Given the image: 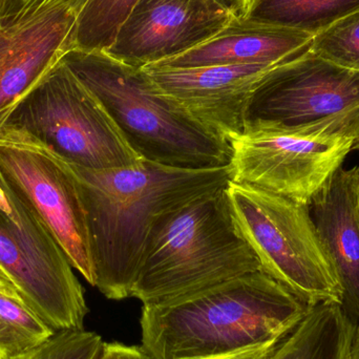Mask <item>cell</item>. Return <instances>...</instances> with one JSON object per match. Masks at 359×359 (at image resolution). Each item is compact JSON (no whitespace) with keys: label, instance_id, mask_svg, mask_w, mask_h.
<instances>
[{"label":"cell","instance_id":"7402d4cb","mask_svg":"<svg viewBox=\"0 0 359 359\" xmlns=\"http://www.w3.org/2000/svg\"><path fill=\"white\" fill-rule=\"evenodd\" d=\"M88 0H0V25H21L57 8L79 14Z\"/></svg>","mask_w":359,"mask_h":359},{"label":"cell","instance_id":"4316f807","mask_svg":"<svg viewBox=\"0 0 359 359\" xmlns=\"http://www.w3.org/2000/svg\"><path fill=\"white\" fill-rule=\"evenodd\" d=\"M347 359H359V325L356 327L355 334Z\"/></svg>","mask_w":359,"mask_h":359},{"label":"cell","instance_id":"9a60e30c","mask_svg":"<svg viewBox=\"0 0 359 359\" xmlns=\"http://www.w3.org/2000/svg\"><path fill=\"white\" fill-rule=\"evenodd\" d=\"M313 38L294 29L233 18L210 39L154 67L191 69L211 65H280L307 52Z\"/></svg>","mask_w":359,"mask_h":359},{"label":"cell","instance_id":"30bf717a","mask_svg":"<svg viewBox=\"0 0 359 359\" xmlns=\"http://www.w3.org/2000/svg\"><path fill=\"white\" fill-rule=\"evenodd\" d=\"M349 111H359V72L308 50L272 69L257 86L245 130L303 128Z\"/></svg>","mask_w":359,"mask_h":359},{"label":"cell","instance_id":"52a82bcc","mask_svg":"<svg viewBox=\"0 0 359 359\" xmlns=\"http://www.w3.org/2000/svg\"><path fill=\"white\" fill-rule=\"evenodd\" d=\"M359 140V111L297 128H250L232 137L231 182L310 204Z\"/></svg>","mask_w":359,"mask_h":359},{"label":"cell","instance_id":"ffe728a7","mask_svg":"<svg viewBox=\"0 0 359 359\" xmlns=\"http://www.w3.org/2000/svg\"><path fill=\"white\" fill-rule=\"evenodd\" d=\"M309 50L331 62L359 72V10L316 35Z\"/></svg>","mask_w":359,"mask_h":359},{"label":"cell","instance_id":"8992f818","mask_svg":"<svg viewBox=\"0 0 359 359\" xmlns=\"http://www.w3.org/2000/svg\"><path fill=\"white\" fill-rule=\"evenodd\" d=\"M0 114L78 168L105 172L143 161L104 105L62 60Z\"/></svg>","mask_w":359,"mask_h":359},{"label":"cell","instance_id":"5bb4252c","mask_svg":"<svg viewBox=\"0 0 359 359\" xmlns=\"http://www.w3.org/2000/svg\"><path fill=\"white\" fill-rule=\"evenodd\" d=\"M77 17L75 11L57 8L21 25H0V111L74 48Z\"/></svg>","mask_w":359,"mask_h":359},{"label":"cell","instance_id":"6da1fadb","mask_svg":"<svg viewBox=\"0 0 359 359\" xmlns=\"http://www.w3.org/2000/svg\"><path fill=\"white\" fill-rule=\"evenodd\" d=\"M73 168L88 215L95 287L115 301L130 297L155 226L231 181L229 165L187 170L143 160L135 168L105 172Z\"/></svg>","mask_w":359,"mask_h":359},{"label":"cell","instance_id":"9c48e42d","mask_svg":"<svg viewBox=\"0 0 359 359\" xmlns=\"http://www.w3.org/2000/svg\"><path fill=\"white\" fill-rule=\"evenodd\" d=\"M0 170L46 222L74 269L95 287L88 215L73 165L0 114Z\"/></svg>","mask_w":359,"mask_h":359},{"label":"cell","instance_id":"83f0119b","mask_svg":"<svg viewBox=\"0 0 359 359\" xmlns=\"http://www.w3.org/2000/svg\"><path fill=\"white\" fill-rule=\"evenodd\" d=\"M353 149H358V151H359V140L356 142V144L354 145Z\"/></svg>","mask_w":359,"mask_h":359},{"label":"cell","instance_id":"2e32d148","mask_svg":"<svg viewBox=\"0 0 359 359\" xmlns=\"http://www.w3.org/2000/svg\"><path fill=\"white\" fill-rule=\"evenodd\" d=\"M356 327L339 304L313 306L271 359H347Z\"/></svg>","mask_w":359,"mask_h":359},{"label":"cell","instance_id":"484cf974","mask_svg":"<svg viewBox=\"0 0 359 359\" xmlns=\"http://www.w3.org/2000/svg\"><path fill=\"white\" fill-rule=\"evenodd\" d=\"M0 293L13 297V299L22 301L14 280L8 276V272L6 271V269L1 265H0Z\"/></svg>","mask_w":359,"mask_h":359},{"label":"cell","instance_id":"3957f363","mask_svg":"<svg viewBox=\"0 0 359 359\" xmlns=\"http://www.w3.org/2000/svg\"><path fill=\"white\" fill-rule=\"evenodd\" d=\"M61 60L96 95L145 161L187 170L229 165V142L164 95L144 69L104 50L72 48Z\"/></svg>","mask_w":359,"mask_h":359},{"label":"cell","instance_id":"4fadbf2b","mask_svg":"<svg viewBox=\"0 0 359 359\" xmlns=\"http://www.w3.org/2000/svg\"><path fill=\"white\" fill-rule=\"evenodd\" d=\"M323 249L341 288V308L359 325V168H339L309 204Z\"/></svg>","mask_w":359,"mask_h":359},{"label":"cell","instance_id":"8fae6325","mask_svg":"<svg viewBox=\"0 0 359 359\" xmlns=\"http://www.w3.org/2000/svg\"><path fill=\"white\" fill-rule=\"evenodd\" d=\"M232 19L213 0H138L104 52L144 69L200 46Z\"/></svg>","mask_w":359,"mask_h":359},{"label":"cell","instance_id":"e0dca14e","mask_svg":"<svg viewBox=\"0 0 359 359\" xmlns=\"http://www.w3.org/2000/svg\"><path fill=\"white\" fill-rule=\"evenodd\" d=\"M359 10V0H252L245 19L316 37Z\"/></svg>","mask_w":359,"mask_h":359},{"label":"cell","instance_id":"f1b7e54d","mask_svg":"<svg viewBox=\"0 0 359 359\" xmlns=\"http://www.w3.org/2000/svg\"><path fill=\"white\" fill-rule=\"evenodd\" d=\"M0 359H1V358H0Z\"/></svg>","mask_w":359,"mask_h":359},{"label":"cell","instance_id":"d4e9b609","mask_svg":"<svg viewBox=\"0 0 359 359\" xmlns=\"http://www.w3.org/2000/svg\"><path fill=\"white\" fill-rule=\"evenodd\" d=\"M227 11L233 18L242 19L246 17L252 0H213Z\"/></svg>","mask_w":359,"mask_h":359},{"label":"cell","instance_id":"d6986e66","mask_svg":"<svg viewBox=\"0 0 359 359\" xmlns=\"http://www.w3.org/2000/svg\"><path fill=\"white\" fill-rule=\"evenodd\" d=\"M138 0H88L76 23L74 48L105 50Z\"/></svg>","mask_w":359,"mask_h":359},{"label":"cell","instance_id":"ba28073f","mask_svg":"<svg viewBox=\"0 0 359 359\" xmlns=\"http://www.w3.org/2000/svg\"><path fill=\"white\" fill-rule=\"evenodd\" d=\"M0 265L23 303L56 332L83 330V287L46 222L0 170Z\"/></svg>","mask_w":359,"mask_h":359},{"label":"cell","instance_id":"277c9868","mask_svg":"<svg viewBox=\"0 0 359 359\" xmlns=\"http://www.w3.org/2000/svg\"><path fill=\"white\" fill-rule=\"evenodd\" d=\"M226 187L192 201L155 226L130 297L143 305L161 303L262 271L232 219Z\"/></svg>","mask_w":359,"mask_h":359},{"label":"cell","instance_id":"5b68a950","mask_svg":"<svg viewBox=\"0 0 359 359\" xmlns=\"http://www.w3.org/2000/svg\"><path fill=\"white\" fill-rule=\"evenodd\" d=\"M230 213L262 271L308 305H341V288L323 249L309 204L230 181Z\"/></svg>","mask_w":359,"mask_h":359},{"label":"cell","instance_id":"cb8c5ba5","mask_svg":"<svg viewBox=\"0 0 359 359\" xmlns=\"http://www.w3.org/2000/svg\"><path fill=\"white\" fill-rule=\"evenodd\" d=\"M98 359H153L142 347L119 343H104Z\"/></svg>","mask_w":359,"mask_h":359},{"label":"cell","instance_id":"ac0fdd59","mask_svg":"<svg viewBox=\"0 0 359 359\" xmlns=\"http://www.w3.org/2000/svg\"><path fill=\"white\" fill-rule=\"evenodd\" d=\"M56 333L20 299L0 293V358L23 355Z\"/></svg>","mask_w":359,"mask_h":359},{"label":"cell","instance_id":"44dd1931","mask_svg":"<svg viewBox=\"0 0 359 359\" xmlns=\"http://www.w3.org/2000/svg\"><path fill=\"white\" fill-rule=\"evenodd\" d=\"M103 345L100 335L84 329L60 331L36 349L13 359H98Z\"/></svg>","mask_w":359,"mask_h":359},{"label":"cell","instance_id":"7c38bea8","mask_svg":"<svg viewBox=\"0 0 359 359\" xmlns=\"http://www.w3.org/2000/svg\"><path fill=\"white\" fill-rule=\"evenodd\" d=\"M280 65H211L191 69L147 67L156 86L192 117L229 142L245 130L253 93Z\"/></svg>","mask_w":359,"mask_h":359},{"label":"cell","instance_id":"7a4b0ae2","mask_svg":"<svg viewBox=\"0 0 359 359\" xmlns=\"http://www.w3.org/2000/svg\"><path fill=\"white\" fill-rule=\"evenodd\" d=\"M311 306L263 271L144 304L142 349L153 359L219 355L280 341Z\"/></svg>","mask_w":359,"mask_h":359},{"label":"cell","instance_id":"603a6c76","mask_svg":"<svg viewBox=\"0 0 359 359\" xmlns=\"http://www.w3.org/2000/svg\"><path fill=\"white\" fill-rule=\"evenodd\" d=\"M288 335H287V337H288ZM286 337L280 339V341L265 344V345L255 346V347L247 348V349L238 350V351L229 352V353L187 359H271L272 356L276 354V350L280 347V344L283 343V341H284Z\"/></svg>","mask_w":359,"mask_h":359}]
</instances>
